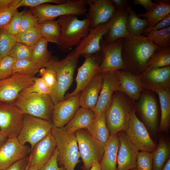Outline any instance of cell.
<instances>
[{
	"label": "cell",
	"mask_w": 170,
	"mask_h": 170,
	"mask_svg": "<svg viewBox=\"0 0 170 170\" xmlns=\"http://www.w3.org/2000/svg\"><path fill=\"white\" fill-rule=\"evenodd\" d=\"M160 48L146 36L129 34L123 38L122 45L125 68L131 66L142 70L155 52Z\"/></svg>",
	"instance_id": "1"
},
{
	"label": "cell",
	"mask_w": 170,
	"mask_h": 170,
	"mask_svg": "<svg viewBox=\"0 0 170 170\" xmlns=\"http://www.w3.org/2000/svg\"><path fill=\"white\" fill-rule=\"evenodd\" d=\"M79 57L75 54L74 50L60 60L52 56L46 67L54 70L56 75L57 87L50 95L54 105L64 99L65 93L72 83Z\"/></svg>",
	"instance_id": "2"
},
{
	"label": "cell",
	"mask_w": 170,
	"mask_h": 170,
	"mask_svg": "<svg viewBox=\"0 0 170 170\" xmlns=\"http://www.w3.org/2000/svg\"><path fill=\"white\" fill-rule=\"evenodd\" d=\"M57 20L61 28L60 37L57 45L63 52L76 47L89 33L90 21L86 18L80 20L75 15H66L59 17Z\"/></svg>",
	"instance_id": "3"
},
{
	"label": "cell",
	"mask_w": 170,
	"mask_h": 170,
	"mask_svg": "<svg viewBox=\"0 0 170 170\" xmlns=\"http://www.w3.org/2000/svg\"><path fill=\"white\" fill-rule=\"evenodd\" d=\"M51 133L56 142L59 166L66 170H74L76 165L80 162L75 133H68L64 127L58 128L53 126Z\"/></svg>",
	"instance_id": "4"
},
{
	"label": "cell",
	"mask_w": 170,
	"mask_h": 170,
	"mask_svg": "<svg viewBox=\"0 0 170 170\" xmlns=\"http://www.w3.org/2000/svg\"><path fill=\"white\" fill-rule=\"evenodd\" d=\"M13 103L24 114L51 122L54 105L49 95L22 91Z\"/></svg>",
	"instance_id": "5"
},
{
	"label": "cell",
	"mask_w": 170,
	"mask_h": 170,
	"mask_svg": "<svg viewBox=\"0 0 170 170\" xmlns=\"http://www.w3.org/2000/svg\"><path fill=\"white\" fill-rule=\"evenodd\" d=\"M87 0H67L57 5L45 3L30 8L31 12L38 23L55 20L57 17L66 15L77 16L85 14L88 10Z\"/></svg>",
	"instance_id": "6"
},
{
	"label": "cell",
	"mask_w": 170,
	"mask_h": 170,
	"mask_svg": "<svg viewBox=\"0 0 170 170\" xmlns=\"http://www.w3.org/2000/svg\"><path fill=\"white\" fill-rule=\"evenodd\" d=\"M132 110L126 99L118 93L113 94L110 105L105 112L106 124L110 135L127 129Z\"/></svg>",
	"instance_id": "7"
},
{
	"label": "cell",
	"mask_w": 170,
	"mask_h": 170,
	"mask_svg": "<svg viewBox=\"0 0 170 170\" xmlns=\"http://www.w3.org/2000/svg\"><path fill=\"white\" fill-rule=\"evenodd\" d=\"M79 151L83 162V170H90L94 162L100 163L104 152V143L93 138L86 129L75 133Z\"/></svg>",
	"instance_id": "8"
},
{
	"label": "cell",
	"mask_w": 170,
	"mask_h": 170,
	"mask_svg": "<svg viewBox=\"0 0 170 170\" xmlns=\"http://www.w3.org/2000/svg\"><path fill=\"white\" fill-rule=\"evenodd\" d=\"M53 126L51 122L24 114L22 126L17 138L23 144L29 143L31 149L37 143L51 133Z\"/></svg>",
	"instance_id": "9"
},
{
	"label": "cell",
	"mask_w": 170,
	"mask_h": 170,
	"mask_svg": "<svg viewBox=\"0 0 170 170\" xmlns=\"http://www.w3.org/2000/svg\"><path fill=\"white\" fill-rule=\"evenodd\" d=\"M24 114L13 103H0V131L7 138H17Z\"/></svg>",
	"instance_id": "10"
},
{
	"label": "cell",
	"mask_w": 170,
	"mask_h": 170,
	"mask_svg": "<svg viewBox=\"0 0 170 170\" xmlns=\"http://www.w3.org/2000/svg\"><path fill=\"white\" fill-rule=\"evenodd\" d=\"M35 78L14 73L0 80V103H13L23 90L33 83Z\"/></svg>",
	"instance_id": "11"
},
{
	"label": "cell",
	"mask_w": 170,
	"mask_h": 170,
	"mask_svg": "<svg viewBox=\"0 0 170 170\" xmlns=\"http://www.w3.org/2000/svg\"><path fill=\"white\" fill-rule=\"evenodd\" d=\"M123 38L107 43L102 38L100 45L102 53V60L98 69L99 72H114L125 68L122 55Z\"/></svg>",
	"instance_id": "12"
},
{
	"label": "cell",
	"mask_w": 170,
	"mask_h": 170,
	"mask_svg": "<svg viewBox=\"0 0 170 170\" xmlns=\"http://www.w3.org/2000/svg\"><path fill=\"white\" fill-rule=\"evenodd\" d=\"M128 137L139 150L153 153L156 145L151 139L147 128L132 110L128 126L125 131Z\"/></svg>",
	"instance_id": "13"
},
{
	"label": "cell",
	"mask_w": 170,
	"mask_h": 170,
	"mask_svg": "<svg viewBox=\"0 0 170 170\" xmlns=\"http://www.w3.org/2000/svg\"><path fill=\"white\" fill-rule=\"evenodd\" d=\"M85 60L82 65L77 70L76 78V85L71 93L67 94L64 99L76 95L80 93L84 88L98 72L99 66L102 60V53L99 52L92 54L83 55Z\"/></svg>",
	"instance_id": "14"
},
{
	"label": "cell",
	"mask_w": 170,
	"mask_h": 170,
	"mask_svg": "<svg viewBox=\"0 0 170 170\" xmlns=\"http://www.w3.org/2000/svg\"><path fill=\"white\" fill-rule=\"evenodd\" d=\"M31 148L21 144L17 138H8L0 148V170L28 156Z\"/></svg>",
	"instance_id": "15"
},
{
	"label": "cell",
	"mask_w": 170,
	"mask_h": 170,
	"mask_svg": "<svg viewBox=\"0 0 170 170\" xmlns=\"http://www.w3.org/2000/svg\"><path fill=\"white\" fill-rule=\"evenodd\" d=\"M86 18L90 21V28L106 23L115 13L117 8L111 0H87Z\"/></svg>",
	"instance_id": "16"
},
{
	"label": "cell",
	"mask_w": 170,
	"mask_h": 170,
	"mask_svg": "<svg viewBox=\"0 0 170 170\" xmlns=\"http://www.w3.org/2000/svg\"><path fill=\"white\" fill-rule=\"evenodd\" d=\"M56 148L55 140L51 133L31 149L27 168L35 167L38 170L40 169L50 159Z\"/></svg>",
	"instance_id": "17"
},
{
	"label": "cell",
	"mask_w": 170,
	"mask_h": 170,
	"mask_svg": "<svg viewBox=\"0 0 170 170\" xmlns=\"http://www.w3.org/2000/svg\"><path fill=\"white\" fill-rule=\"evenodd\" d=\"M120 145L118 150L117 170H129L136 168V160L139 150L132 142L126 132L117 133Z\"/></svg>",
	"instance_id": "18"
},
{
	"label": "cell",
	"mask_w": 170,
	"mask_h": 170,
	"mask_svg": "<svg viewBox=\"0 0 170 170\" xmlns=\"http://www.w3.org/2000/svg\"><path fill=\"white\" fill-rule=\"evenodd\" d=\"M80 93L59 102L54 105L52 123L55 127H64L72 119L80 106Z\"/></svg>",
	"instance_id": "19"
},
{
	"label": "cell",
	"mask_w": 170,
	"mask_h": 170,
	"mask_svg": "<svg viewBox=\"0 0 170 170\" xmlns=\"http://www.w3.org/2000/svg\"><path fill=\"white\" fill-rule=\"evenodd\" d=\"M108 31L107 23L90 29L88 34L83 37L76 47L74 52L80 57L86 54H92L101 50L100 42Z\"/></svg>",
	"instance_id": "20"
},
{
	"label": "cell",
	"mask_w": 170,
	"mask_h": 170,
	"mask_svg": "<svg viewBox=\"0 0 170 170\" xmlns=\"http://www.w3.org/2000/svg\"><path fill=\"white\" fill-rule=\"evenodd\" d=\"M103 83L97 104L93 110L95 114L106 110L110 106L114 92L119 91L120 83L115 72L103 73Z\"/></svg>",
	"instance_id": "21"
},
{
	"label": "cell",
	"mask_w": 170,
	"mask_h": 170,
	"mask_svg": "<svg viewBox=\"0 0 170 170\" xmlns=\"http://www.w3.org/2000/svg\"><path fill=\"white\" fill-rule=\"evenodd\" d=\"M117 8L115 13L107 23L108 31L104 36L107 43L129 35L127 29V21L129 7Z\"/></svg>",
	"instance_id": "22"
},
{
	"label": "cell",
	"mask_w": 170,
	"mask_h": 170,
	"mask_svg": "<svg viewBox=\"0 0 170 170\" xmlns=\"http://www.w3.org/2000/svg\"><path fill=\"white\" fill-rule=\"evenodd\" d=\"M103 73L98 72L81 92L79 97L81 107L93 110L95 106L101 90Z\"/></svg>",
	"instance_id": "23"
},
{
	"label": "cell",
	"mask_w": 170,
	"mask_h": 170,
	"mask_svg": "<svg viewBox=\"0 0 170 170\" xmlns=\"http://www.w3.org/2000/svg\"><path fill=\"white\" fill-rule=\"evenodd\" d=\"M139 109L145 125L151 133H155L157 129L158 111L155 98L150 94L144 95L140 101Z\"/></svg>",
	"instance_id": "24"
},
{
	"label": "cell",
	"mask_w": 170,
	"mask_h": 170,
	"mask_svg": "<svg viewBox=\"0 0 170 170\" xmlns=\"http://www.w3.org/2000/svg\"><path fill=\"white\" fill-rule=\"evenodd\" d=\"M120 141L117 134L110 135L104 143V152L100 164L101 170H117V159Z\"/></svg>",
	"instance_id": "25"
},
{
	"label": "cell",
	"mask_w": 170,
	"mask_h": 170,
	"mask_svg": "<svg viewBox=\"0 0 170 170\" xmlns=\"http://www.w3.org/2000/svg\"><path fill=\"white\" fill-rule=\"evenodd\" d=\"M158 1H157L156 5L151 10L144 13L137 14L139 17H144L147 20L148 25L143 32L144 34L149 30L170 14V0Z\"/></svg>",
	"instance_id": "26"
},
{
	"label": "cell",
	"mask_w": 170,
	"mask_h": 170,
	"mask_svg": "<svg viewBox=\"0 0 170 170\" xmlns=\"http://www.w3.org/2000/svg\"><path fill=\"white\" fill-rule=\"evenodd\" d=\"M95 116L92 110L79 108L69 122L64 127L68 133H75L77 130L86 129Z\"/></svg>",
	"instance_id": "27"
},
{
	"label": "cell",
	"mask_w": 170,
	"mask_h": 170,
	"mask_svg": "<svg viewBox=\"0 0 170 170\" xmlns=\"http://www.w3.org/2000/svg\"><path fill=\"white\" fill-rule=\"evenodd\" d=\"M158 94L160 101L161 116L159 130L167 132L170 124V91L168 86L154 89Z\"/></svg>",
	"instance_id": "28"
},
{
	"label": "cell",
	"mask_w": 170,
	"mask_h": 170,
	"mask_svg": "<svg viewBox=\"0 0 170 170\" xmlns=\"http://www.w3.org/2000/svg\"><path fill=\"white\" fill-rule=\"evenodd\" d=\"M118 77L119 91H121L134 99H138L141 91L139 80L133 76L120 70L115 71Z\"/></svg>",
	"instance_id": "29"
},
{
	"label": "cell",
	"mask_w": 170,
	"mask_h": 170,
	"mask_svg": "<svg viewBox=\"0 0 170 170\" xmlns=\"http://www.w3.org/2000/svg\"><path fill=\"white\" fill-rule=\"evenodd\" d=\"M105 112L104 110L96 114L86 129L92 136L103 143L107 141L110 136L106 124Z\"/></svg>",
	"instance_id": "30"
},
{
	"label": "cell",
	"mask_w": 170,
	"mask_h": 170,
	"mask_svg": "<svg viewBox=\"0 0 170 170\" xmlns=\"http://www.w3.org/2000/svg\"><path fill=\"white\" fill-rule=\"evenodd\" d=\"M48 42L43 38L32 47L31 60L36 65L46 68L52 57V52L48 49Z\"/></svg>",
	"instance_id": "31"
},
{
	"label": "cell",
	"mask_w": 170,
	"mask_h": 170,
	"mask_svg": "<svg viewBox=\"0 0 170 170\" xmlns=\"http://www.w3.org/2000/svg\"><path fill=\"white\" fill-rule=\"evenodd\" d=\"M42 37L48 42L59 43L61 35L60 26L57 20H48L38 24Z\"/></svg>",
	"instance_id": "32"
},
{
	"label": "cell",
	"mask_w": 170,
	"mask_h": 170,
	"mask_svg": "<svg viewBox=\"0 0 170 170\" xmlns=\"http://www.w3.org/2000/svg\"><path fill=\"white\" fill-rule=\"evenodd\" d=\"M170 65V47L161 48L152 54L142 70L146 73L157 68Z\"/></svg>",
	"instance_id": "33"
},
{
	"label": "cell",
	"mask_w": 170,
	"mask_h": 170,
	"mask_svg": "<svg viewBox=\"0 0 170 170\" xmlns=\"http://www.w3.org/2000/svg\"><path fill=\"white\" fill-rule=\"evenodd\" d=\"M148 25L146 19H142L138 16L130 6L127 21V29L128 33L134 36L141 35Z\"/></svg>",
	"instance_id": "34"
},
{
	"label": "cell",
	"mask_w": 170,
	"mask_h": 170,
	"mask_svg": "<svg viewBox=\"0 0 170 170\" xmlns=\"http://www.w3.org/2000/svg\"><path fill=\"white\" fill-rule=\"evenodd\" d=\"M170 147L166 141L161 139L153 152V170H161L169 158Z\"/></svg>",
	"instance_id": "35"
},
{
	"label": "cell",
	"mask_w": 170,
	"mask_h": 170,
	"mask_svg": "<svg viewBox=\"0 0 170 170\" xmlns=\"http://www.w3.org/2000/svg\"><path fill=\"white\" fill-rule=\"evenodd\" d=\"M146 74L148 79L153 84L159 86L158 87L168 86L170 79V66L152 70Z\"/></svg>",
	"instance_id": "36"
},
{
	"label": "cell",
	"mask_w": 170,
	"mask_h": 170,
	"mask_svg": "<svg viewBox=\"0 0 170 170\" xmlns=\"http://www.w3.org/2000/svg\"><path fill=\"white\" fill-rule=\"evenodd\" d=\"M16 42L29 47L34 46L42 37L38 24L15 36Z\"/></svg>",
	"instance_id": "37"
},
{
	"label": "cell",
	"mask_w": 170,
	"mask_h": 170,
	"mask_svg": "<svg viewBox=\"0 0 170 170\" xmlns=\"http://www.w3.org/2000/svg\"><path fill=\"white\" fill-rule=\"evenodd\" d=\"M147 37L161 48L170 47V26L145 33Z\"/></svg>",
	"instance_id": "38"
},
{
	"label": "cell",
	"mask_w": 170,
	"mask_h": 170,
	"mask_svg": "<svg viewBox=\"0 0 170 170\" xmlns=\"http://www.w3.org/2000/svg\"><path fill=\"white\" fill-rule=\"evenodd\" d=\"M41 68L31 60H16L14 65L13 74L18 73L34 76Z\"/></svg>",
	"instance_id": "39"
},
{
	"label": "cell",
	"mask_w": 170,
	"mask_h": 170,
	"mask_svg": "<svg viewBox=\"0 0 170 170\" xmlns=\"http://www.w3.org/2000/svg\"><path fill=\"white\" fill-rule=\"evenodd\" d=\"M16 42L15 36L0 29V59L8 55Z\"/></svg>",
	"instance_id": "40"
},
{
	"label": "cell",
	"mask_w": 170,
	"mask_h": 170,
	"mask_svg": "<svg viewBox=\"0 0 170 170\" xmlns=\"http://www.w3.org/2000/svg\"><path fill=\"white\" fill-rule=\"evenodd\" d=\"M32 47L16 42L8 54L16 60H31Z\"/></svg>",
	"instance_id": "41"
},
{
	"label": "cell",
	"mask_w": 170,
	"mask_h": 170,
	"mask_svg": "<svg viewBox=\"0 0 170 170\" xmlns=\"http://www.w3.org/2000/svg\"><path fill=\"white\" fill-rule=\"evenodd\" d=\"M22 92L26 93H35L50 95L52 93L51 89L47 85L41 77H35L33 83Z\"/></svg>",
	"instance_id": "42"
},
{
	"label": "cell",
	"mask_w": 170,
	"mask_h": 170,
	"mask_svg": "<svg viewBox=\"0 0 170 170\" xmlns=\"http://www.w3.org/2000/svg\"><path fill=\"white\" fill-rule=\"evenodd\" d=\"M136 168L138 170H153V153L139 152L136 160Z\"/></svg>",
	"instance_id": "43"
},
{
	"label": "cell",
	"mask_w": 170,
	"mask_h": 170,
	"mask_svg": "<svg viewBox=\"0 0 170 170\" xmlns=\"http://www.w3.org/2000/svg\"><path fill=\"white\" fill-rule=\"evenodd\" d=\"M16 60L8 55L0 59V80L13 74L14 65Z\"/></svg>",
	"instance_id": "44"
},
{
	"label": "cell",
	"mask_w": 170,
	"mask_h": 170,
	"mask_svg": "<svg viewBox=\"0 0 170 170\" xmlns=\"http://www.w3.org/2000/svg\"><path fill=\"white\" fill-rule=\"evenodd\" d=\"M39 72L41 77L51 89L52 93L55 90L57 86V77L55 71L50 68L42 67L40 69Z\"/></svg>",
	"instance_id": "45"
},
{
	"label": "cell",
	"mask_w": 170,
	"mask_h": 170,
	"mask_svg": "<svg viewBox=\"0 0 170 170\" xmlns=\"http://www.w3.org/2000/svg\"><path fill=\"white\" fill-rule=\"evenodd\" d=\"M25 10L21 12L17 10L9 23L3 28L11 34L15 36L19 33L21 19Z\"/></svg>",
	"instance_id": "46"
},
{
	"label": "cell",
	"mask_w": 170,
	"mask_h": 170,
	"mask_svg": "<svg viewBox=\"0 0 170 170\" xmlns=\"http://www.w3.org/2000/svg\"><path fill=\"white\" fill-rule=\"evenodd\" d=\"M66 1L65 0H16L14 5L18 8L23 6L31 8L49 3H53L57 4H61Z\"/></svg>",
	"instance_id": "47"
},
{
	"label": "cell",
	"mask_w": 170,
	"mask_h": 170,
	"mask_svg": "<svg viewBox=\"0 0 170 170\" xmlns=\"http://www.w3.org/2000/svg\"><path fill=\"white\" fill-rule=\"evenodd\" d=\"M17 8L14 4L0 10V29L9 23Z\"/></svg>",
	"instance_id": "48"
},
{
	"label": "cell",
	"mask_w": 170,
	"mask_h": 170,
	"mask_svg": "<svg viewBox=\"0 0 170 170\" xmlns=\"http://www.w3.org/2000/svg\"><path fill=\"white\" fill-rule=\"evenodd\" d=\"M38 24L36 18L31 12L25 11L22 15L18 33L23 32Z\"/></svg>",
	"instance_id": "49"
},
{
	"label": "cell",
	"mask_w": 170,
	"mask_h": 170,
	"mask_svg": "<svg viewBox=\"0 0 170 170\" xmlns=\"http://www.w3.org/2000/svg\"><path fill=\"white\" fill-rule=\"evenodd\" d=\"M58 151L56 148L49 161L38 170H64L62 167L59 166L57 162Z\"/></svg>",
	"instance_id": "50"
},
{
	"label": "cell",
	"mask_w": 170,
	"mask_h": 170,
	"mask_svg": "<svg viewBox=\"0 0 170 170\" xmlns=\"http://www.w3.org/2000/svg\"><path fill=\"white\" fill-rule=\"evenodd\" d=\"M29 155L20 160L4 170H26L29 161Z\"/></svg>",
	"instance_id": "51"
},
{
	"label": "cell",
	"mask_w": 170,
	"mask_h": 170,
	"mask_svg": "<svg viewBox=\"0 0 170 170\" xmlns=\"http://www.w3.org/2000/svg\"><path fill=\"white\" fill-rule=\"evenodd\" d=\"M170 14L149 30L145 33L151 31H159L164 29L170 26Z\"/></svg>",
	"instance_id": "52"
},
{
	"label": "cell",
	"mask_w": 170,
	"mask_h": 170,
	"mask_svg": "<svg viewBox=\"0 0 170 170\" xmlns=\"http://www.w3.org/2000/svg\"><path fill=\"white\" fill-rule=\"evenodd\" d=\"M139 4L142 6L147 11H148L156 5V3L151 0H134L133 5Z\"/></svg>",
	"instance_id": "53"
},
{
	"label": "cell",
	"mask_w": 170,
	"mask_h": 170,
	"mask_svg": "<svg viewBox=\"0 0 170 170\" xmlns=\"http://www.w3.org/2000/svg\"><path fill=\"white\" fill-rule=\"evenodd\" d=\"M117 8H123L128 7L130 1L128 0H111Z\"/></svg>",
	"instance_id": "54"
},
{
	"label": "cell",
	"mask_w": 170,
	"mask_h": 170,
	"mask_svg": "<svg viewBox=\"0 0 170 170\" xmlns=\"http://www.w3.org/2000/svg\"><path fill=\"white\" fill-rule=\"evenodd\" d=\"M16 0H0V10L14 4Z\"/></svg>",
	"instance_id": "55"
},
{
	"label": "cell",
	"mask_w": 170,
	"mask_h": 170,
	"mask_svg": "<svg viewBox=\"0 0 170 170\" xmlns=\"http://www.w3.org/2000/svg\"><path fill=\"white\" fill-rule=\"evenodd\" d=\"M90 170H101L100 163L97 162H93Z\"/></svg>",
	"instance_id": "56"
},
{
	"label": "cell",
	"mask_w": 170,
	"mask_h": 170,
	"mask_svg": "<svg viewBox=\"0 0 170 170\" xmlns=\"http://www.w3.org/2000/svg\"><path fill=\"white\" fill-rule=\"evenodd\" d=\"M161 170H170V157L165 163Z\"/></svg>",
	"instance_id": "57"
},
{
	"label": "cell",
	"mask_w": 170,
	"mask_h": 170,
	"mask_svg": "<svg viewBox=\"0 0 170 170\" xmlns=\"http://www.w3.org/2000/svg\"><path fill=\"white\" fill-rule=\"evenodd\" d=\"M7 139V138L0 131V148Z\"/></svg>",
	"instance_id": "58"
},
{
	"label": "cell",
	"mask_w": 170,
	"mask_h": 170,
	"mask_svg": "<svg viewBox=\"0 0 170 170\" xmlns=\"http://www.w3.org/2000/svg\"><path fill=\"white\" fill-rule=\"evenodd\" d=\"M26 170H38L37 168L35 167H30L28 168Z\"/></svg>",
	"instance_id": "59"
},
{
	"label": "cell",
	"mask_w": 170,
	"mask_h": 170,
	"mask_svg": "<svg viewBox=\"0 0 170 170\" xmlns=\"http://www.w3.org/2000/svg\"><path fill=\"white\" fill-rule=\"evenodd\" d=\"M131 170H138L136 168L132 169Z\"/></svg>",
	"instance_id": "60"
},
{
	"label": "cell",
	"mask_w": 170,
	"mask_h": 170,
	"mask_svg": "<svg viewBox=\"0 0 170 170\" xmlns=\"http://www.w3.org/2000/svg\"><path fill=\"white\" fill-rule=\"evenodd\" d=\"M64 170H65V169H64Z\"/></svg>",
	"instance_id": "61"
}]
</instances>
